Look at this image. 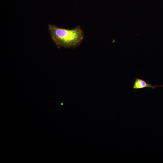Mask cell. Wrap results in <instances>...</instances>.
<instances>
[{"label": "cell", "instance_id": "cell-1", "mask_svg": "<svg viewBox=\"0 0 163 163\" xmlns=\"http://www.w3.org/2000/svg\"><path fill=\"white\" fill-rule=\"evenodd\" d=\"M48 29L52 40L59 48L77 47L80 44L84 38L83 31L79 25L69 29L49 24Z\"/></svg>", "mask_w": 163, "mask_h": 163}, {"label": "cell", "instance_id": "cell-2", "mask_svg": "<svg viewBox=\"0 0 163 163\" xmlns=\"http://www.w3.org/2000/svg\"><path fill=\"white\" fill-rule=\"evenodd\" d=\"M162 86L161 85H156L153 86L151 84L147 83L145 80L138 78L135 79V81L133 84V88L134 89H142L144 88H152L154 89L155 88Z\"/></svg>", "mask_w": 163, "mask_h": 163}]
</instances>
